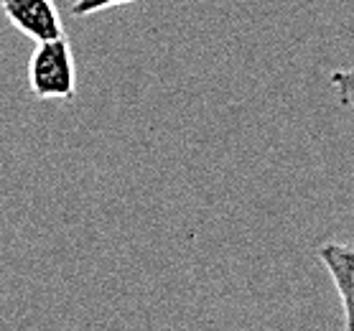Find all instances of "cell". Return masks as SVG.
Wrapping results in <instances>:
<instances>
[{
    "mask_svg": "<svg viewBox=\"0 0 354 331\" xmlns=\"http://www.w3.org/2000/svg\"><path fill=\"white\" fill-rule=\"evenodd\" d=\"M28 84L39 100H74L77 74H74L72 49L66 39L39 44L31 57Z\"/></svg>",
    "mask_w": 354,
    "mask_h": 331,
    "instance_id": "1",
    "label": "cell"
},
{
    "mask_svg": "<svg viewBox=\"0 0 354 331\" xmlns=\"http://www.w3.org/2000/svg\"><path fill=\"white\" fill-rule=\"evenodd\" d=\"M0 8L10 23L28 39L39 44L64 39L62 18L54 0H0Z\"/></svg>",
    "mask_w": 354,
    "mask_h": 331,
    "instance_id": "2",
    "label": "cell"
},
{
    "mask_svg": "<svg viewBox=\"0 0 354 331\" xmlns=\"http://www.w3.org/2000/svg\"><path fill=\"white\" fill-rule=\"evenodd\" d=\"M331 283L337 288L342 308H344V331H354V245L346 243H324L316 250Z\"/></svg>",
    "mask_w": 354,
    "mask_h": 331,
    "instance_id": "3",
    "label": "cell"
},
{
    "mask_svg": "<svg viewBox=\"0 0 354 331\" xmlns=\"http://www.w3.org/2000/svg\"><path fill=\"white\" fill-rule=\"evenodd\" d=\"M331 87L337 92L339 105L354 107V64L331 72Z\"/></svg>",
    "mask_w": 354,
    "mask_h": 331,
    "instance_id": "4",
    "label": "cell"
},
{
    "mask_svg": "<svg viewBox=\"0 0 354 331\" xmlns=\"http://www.w3.org/2000/svg\"><path fill=\"white\" fill-rule=\"evenodd\" d=\"M125 3H136V0H74L72 13L77 18L92 16V13H100V10L115 8V6H125Z\"/></svg>",
    "mask_w": 354,
    "mask_h": 331,
    "instance_id": "5",
    "label": "cell"
}]
</instances>
